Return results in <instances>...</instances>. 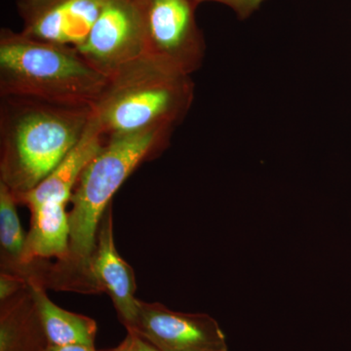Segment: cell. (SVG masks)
Wrapping results in <instances>:
<instances>
[{
  "mask_svg": "<svg viewBox=\"0 0 351 351\" xmlns=\"http://www.w3.org/2000/svg\"><path fill=\"white\" fill-rule=\"evenodd\" d=\"M91 108L1 97L0 182L15 196L38 186L86 130Z\"/></svg>",
  "mask_w": 351,
  "mask_h": 351,
  "instance_id": "1",
  "label": "cell"
},
{
  "mask_svg": "<svg viewBox=\"0 0 351 351\" xmlns=\"http://www.w3.org/2000/svg\"><path fill=\"white\" fill-rule=\"evenodd\" d=\"M195 99V83L174 64L145 55L110 76L92 117L106 137L182 123Z\"/></svg>",
  "mask_w": 351,
  "mask_h": 351,
  "instance_id": "2",
  "label": "cell"
},
{
  "mask_svg": "<svg viewBox=\"0 0 351 351\" xmlns=\"http://www.w3.org/2000/svg\"><path fill=\"white\" fill-rule=\"evenodd\" d=\"M107 83L75 47L0 32L1 97L92 108Z\"/></svg>",
  "mask_w": 351,
  "mask_h": 351,
  "instance_id": "3",
  "label": "cell"
},
{
  "mask_svg": "<svg viewBox=\"0 0 351 351\" xmlns=\"http://www.w3.org/2000/svg\"><path fill=\"white\" fill-rule=\"evenodd\" d=\"M173 129H154L106 137L100 151L82 171L71 195V239L66 265L89 276L97 232L112 198L141 163L168 147Z\"/></svg>",
  "mask_w": 351,
  "mask_h": 351,
  "instance_id": "4",
  "label": "cell"
},
{
  "mask_svg": "<svg viewBox=\"0 0 351 351\" xmlns=\"http://www.w3.org/2000/svg\"><path fill=\"white\" fill-rule=\"evenodd\" d=\"M142 15L147 54L174 64L186 75L204 61L206 43L196 22L193 0H136Z\"/></svg>",
  "mask_w": 351,
  "mask_h": 351,
  "instance_id": "5",
  "label": "cell"
},
{
  "mask_svg": "<svg viewBox=\"0 0 351 351\" xmlns=\"http://www.w3.org/2000/svg\"><path fill=\"white\" fill-rule=\"evenodd\" d=\"M76 49L108 80L147 55V39L137 1L106 0L86 39Z\"/></svg>",
  "mask_w": 351,
  "mask_h": 351,
  "instance_id": "6",
  "label": "cell"
},
{
  "mask_svg": "<svg viewBox=\"0 0 351 351\" xmlns=\"http://www.w3.org/2000/svg\"><path fill=\"white\" fill-rule=\"evenodd\" d=\"M133 331L159 351H228L225 332L206 313L174 311L159 302L138 301Z\"/></svg>",
  "mask_w": 351,
  "mask_h": 351,
  "instance_id": "7",
  "label": "cell"
},
{
  "mask_svg": "<svg viewBox=\"0 0 351 351\" xmlns=\"http://www.w3.org/2000/svg\"><path fill=\"white\" fill-rule=\"evenodd\" d=\"M106 0H17L29 38L77 48L98 19Z\"/></svg>",
  "mask_w": 351,
  "mask_h": 351,
  "instance_id": "8",
  "label": "cell"
},
{
  "mask_svg": "<svg viewBox=\"0 0 351 351\" xmlns=\"http://www.w3.org/2000/svg\"><path fill=\"white\" fill-rule=\"evenodd\" d=\"M112 205H108L97 232L96 248L89 265V276L94 289L105 291L114 304L119 319L130 329L137 317L136 281L133 269L121 257L113 239Z\"/></svg>",
  "mask_w": 351,
  "mask_h": 351,
  "instance_id": "9",
  "label": "cell"
},
{
  "mask_svg": "<svg viewBox=\"0 0 351 351\" xmlns=\"http://www.w3.org/2000/svg\"><path fill=\"white\" fill-rule=\"evenodd\" d=\"M105 141L106 136L91 115L80 142L38 186L24 195L15 196L17 202L27 205L29 209L45 202L68 204L82 171L95 154L100 151Z\"/></svg>",
  "mask_w": 351,
  "mask_h": 351,
  "instance_id": "10",
  "label": "cell"
},
{
  "mask_svg": "<svg viewBox=\"0 0 351 351\" xmlns=\"http://www.w3.org/2000/svg\"><path fill=\"white\" fill-rule=\"evenodd\" d=\"M66 206L64 203L45 202L31 208V230L25 237L17 274L24 276L29 265L43 258H57L63 263L68 262L71 226Z\"/></svg>",
  "mask_w": 351,
  "mask_h": 351,
  "instance_id": "11",
  "label": "cell"
},
{
  "mask_svg": "<svg viewBox=\"0 0 351 351\" xmlns=\"http://www.w3.org/2000/svg\"><path fill=\"white\" fill-rule=\"evenodd\" d=\"M49 346L27 284L1 304L0 351H46Z\"/></svg>",
  "mask_w": 351,
  "mask_h": 351,
  "instance_id": "12",
  "label": "cell"
},
{
  "mask_svg": "<svg viewBox=\"0 0 351 351\" xmlns=\"http://www.w3.org/2000/svg\"><path fill=\"white\" fill-rule=\"evenodd\" d=\"M27 284L50 346L78 343L95 346L98 330L96 321L58 306L36 279L27 278Z\"/></svg>",
  "mask_w": 351,
  "mask_h": 351,
  "instance_id": "13",
  "label": "cell"
},
{
  "mask_svg": "<svg viewBox=\"0 0 351 351\" xmlns=\"http://www.w3.org/2000/svg\"><path fill=\"white\" fill-rule=\"evenodd\" d=\"M17 199L11 189L0 182V244L2 260L6 269L18 274L25 250V237L21 226L16 204Z\"/></svg>",
  "mask_w": 351,
  "mask_h": 351,
  "instance_id": "14",
  "label": "cell"
},
{
  "mask_svg": "<svg viewBox=\"0 0 351 351\" xmlns=\"http://www.w3.org/2000/svg\"><path fill=\"white\" fill-rule=\"evenodd\" d=\"M196 5L206 2L221 4L233 11L239 20L244 21L254 15L267 0H193Z\"/></svg>",
  "mask_w": 351,
  "mask_h": 351,
  "instance_id": "15",
  "label": "cell"
},
{
  "mask_svg": "<svg viewBox=\"0 0 351 351\" xmlns=\"http://www.w3.org/2000/svg\"><path fill=\"white\" fill-rule=\"evenodd\" d=\"M27 287V279L12 272H1L0 276V301L1 304L13 299Z\"/></svg>",
  "mask_w": 351,
  "mask_h": 351,
  "instance_id": "16",
  "label": "cell"
},
{
  "mask_svg": "<svg viewBox=\"0 0 351 351\" xmlns=\"http://www.w3.org/2000/svg\"><path fill=\"white\" fill-rule=\"evenodd\" d=\"M126 338L117 348L107 351H137V334L133 331H127Z\"/></svg>",
  "mask_w": 351,
  "mask_h": 351,
  "instance_id": "17",
  "label": "cell"
},
{
  "mask_svg": "<svg viewBox=\"0 0 351 351\" xmlns=\"http://www.w3.org/2000/svg\"><path fill=\"white\" fill-rule=\"evenodd\" d=\"M46 351H97L95 346L78 345L49 346Z\"/></svg>",
  "mask_w": 351,
  "mask_h": 351,
  "instance_id": "18",
  "label": "cell"
},
{
  "mask_svg": "<svg viewBox=\"0 0 351 351\" xmlns=\"http://www.w3.org/2000/svg\"><path fill=\"white\" fill-rule=\"evenodd\" d=\"M137 351H159L151 343L140 338L137 335Z\"/></svg>",
  "mask_w": 351,
  "mask_h": 351,
  "instance_id": "19",
  "label": "cell"
}]
</instances>
